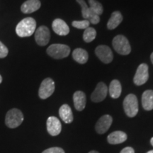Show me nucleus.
<instances>
[{"instance_id": "nucleus-1", "label": "nucleus", "mask_w": 153, "mask_h": 153, "mask_svg": "<svg viewBox=\"0 0 153 153\" xmlns=\"http://www.w3.org/2000/svg\"><path fill=\"white\" fill-rule=\"evenodd\" d=\"M36 22L35 19L31 17H27L17 24L16 27V33L17 36L21 38L29 37L36 31Z\"/></svg>"}, {"instance_id": "nucleus-2", "label": "nucleus", "mask_w": 153, "mask_h": 153, "mask_svg": "<svg viewBox=\"0 0 153 153\" xmlns=\"http://www.w3.org/2000/svg\"><path fill=\"white\" fill-rule=\"evenodd\" d=\"M24 121L23 113L17 108H12L7 112L5 117V123L10 128H17Z\"/></svg>"}, {"instance_id": "nucleus-3", "label": "nucleus", "mask_w": 153, "mask_h": 153, "mask_svg": "<svg viewBox=\"0 0 153 153\" xmlns=\"http://www.w3.org/2000/svg\"><path fill=\"white\" fill-rule=\"evenodd\" d=\"M46 52L49 56L54 59H62L70 55V48L64 44H53L47 48Z\"/></svg>"}, {"instance_id": "nucleus-4", "label": "nucleus", "mask_w": 153, "mask_h": 153, "mask_svg": "<svg viewBox=\"0 0 153 153\" xmlns=\"http://www.w3.org/2000/svg\"><path fill=\"white\" fill-rule=\"evenodd\" d=\"M113 47L118 54L122 55H128L131 51V47L128 41L124 36H116L113 39Z\"/></svg>"}, {"instance_id": "nucleus-5", "label": "nucleus", "mask_w": 153, "mask_h": 153, "mask_svg": "<svg viewBox=\"0 0 153 153\" xmlns=\"http://www.w3.org/2000/svg\"><path fill=\"white\" fill-rule=\"evenodd\" d=\"M123 108L128 117H135L138 112V101L136 96L133 94L126 96L123 101Z\"/></svg>"}, {"instance_id": "nucleus-6", "label": "nucleus", "mask_w": 153, "mask_h": 153, "mask_svg": "<svg viewBox=\"0 0 153 153\" xmlns=\"http://www.w3.org/2000/svg\"><path fill=\"white\" fill-rule=\"evenodd\" d=\"M55 91V82L51 78H46L40 86L38 96L42 99H46L51 97Z\"/></svg>"}, {"instance_id": "nucleus-7", "label": "nucleus", "mask_w": 153, "mask_h": 153, "mask_svg": "<svg viewBox=\"0 0 153 153\" xmlns=\"http://www.w3.org/2000/svg\"><path fill=\"white\" fill-rule=\"evenodd\" d=\"M149 78L148 66L147 64L143 63L140 64L137 68L136 72L133 78V82L135 85L140 86L146 83Z\"/></svg>"}, {"instance_id": "nucleus-8", "label": "nucleus", "mask_w": 153, "mask_h": 153, "mask_svg": "<svg viewBox=\"0 0 153 153\" xmlns=\"http://www.w3.org/2000/svg\"><path fill=\"white\" fill-rule=\"evenodd\" d=\"M51 33L47 26H41L35 31V40L38 45L45 46L49 43Z\"/></svg>"}, {"instance_id": "nucleus-9", "label": "nucleus", "mask_w": 153, "mask_h": 153, "mask_svg": "<svg viewBox=\"0 0 153 153\" xmlns=\"http://www.w3.org/2000/svg\"><path fill=\"white\" fill-rule=\"evenodd\" d=\"M95 53L99 60L106 64L111 62L114 59V55L111 50L107 45H99L95 49Z\"/></svg>"}, {"instance_id": "nucleus-10", "label": "nucleus", "mask_w": 153, "mask_h": 153, "mask_svg": "<svg viewBox=\"0 0 153 153\" xmlns=\"http://www.w3.org/2000/svg\"><path fill=\"white\" fill-rule=\"evenodd\" d=\"M108 93V87L104 82H99L96 87L94 91L91 95V101L95 103L102 101L106 97Z\"/></svg>"}, {"instance_id": "nucleus-11", "label": "nucleus", "mask_w": 153, "mask_h": 153, "mask_svg": "<svg viewBox=\"0 0 153 153\" xmlns=\"http://www.w3.org/2000/svg\"><path fill=\"white\" fill-rule=\"evenodd\" d=\"M47 131L52 136H56L60 133L62 125L60 120L55 116H51L47 120Z\"/></svg>"}, {"instance_id": "nucleus-12", "label": "nucleus", "mask_w": 153, "mask_h": 153, "mask_svg": "<svg viewBox=\"0 0 153 153\" xmlns=\"http://www.w3.org/2000/svg\"><path fill=\"white\" fill-rule=\"evenodd\" d=\"M113 122V118L109 115H104L99 118L96 124V131L99 134H104L109 129Z\"/></svg>"}, {"instance_id": "nucleus-13", "label": "nucleus", "mask_w": 153, "mask_h": 153, "mask_svg": "<svg viewBox=\"0 0 153 153\" xmlns=\"http://www.w3.org/2000/svg\"><path fill=\"white\" fill-rule=\"evenodd\" d=\"M52 28L55 33L59 36H67L70 33V28L68 24L60 19H56L53 21Z\"/></svg>"}, {"instance_id": "nucleus-14", "label": "nucleus", "mask_w": 153, "mask_h": 153, "mask_svg": "<svg viewBox=\"0 0 153 153\" xmlns=\"http://www.w3.org/2000/svg\"><path fill=\"white\" fill-rule=\"evenodd\" d=\"M41 3L39 0H27L23 3L21 11L24 14H31L40 9Z\"/></svg>"}, {"instance_id": "nucleus-15", "label": "nucleus", "mask_w": 153, "mask_h": 153, "mask_svg": "<svg viewBox=\"0 0 153 153\" xmlns=\"http://www.w3.org/2000/svg\"><path fill=\"white\" fill-rule=\"evenodd\" d=\"M74 105L75 108L79 111L85 109L87 103L85 94L82 91H76L73 95Z\"/></svg>"}, {"instance_id": "nucleus-16", "label": "nucleus", "mask_w": 153, "mask_h": 153, "mask_svg": "<svg viewBox=\"0 0 153 153\" xmlns=\"http://www.w3.org/2000/svg\"><path fill=\"white\" fill-rule=\"evenodd\" d=\"M127 135L123 131H114L111 133L107 137L108 143L112 145H117L122 143L127 140Z\"/></svg>"}, {"instance_id": "nucleus-17", "label": "nucleus", "mask_w": 153, "mask_h": 153, "mask_svg": "<svg viewBox=\"0 0 153 153\" xmlns=\"http://www.w3.org/2000/svg\"><path fill=\"white\" fill-rule=\"evenodd\" d=\"M60 117L65 123H71L73 121V114L70 106L68 104H63L59 109Z\"/></svg>"}, {"instance_id": "nucleus-18", "label": "nucleus", "mask_w": 153, "mask_h": 153, "mask_svg": "<svg viewBox=\"0 0 153 153\" xmlns=\"http://www.w3.org/2000/svg\"><path fill=\"white\" fill-rule=\"evenodd\" d=\"M142 105L146 111L153 109V90H146L142 95Z\"/></svg>"}, {"instance_id": "nucleus-19", "label": "nucleus", "mask_w": 153, "mask_h": 153, "mask_svg": "<svg viewBox=\"0 0 153 153\" xmlns=\"http://www.w3.org/2000/svg\"><path fill=\"white\" fill-rule=\"evenodd\" d=\"M123 21V16L120 11H116L112 13L111 16L107 23V28L109 30L115 29L117 28Z\"/></svg>"}, {"instance_id": "nucleus-20", "label": "nucleus", "mask_w": 153, "mask_h": 153, "mask_svg": "<svg viewBox=\"0 0 153 153\" xmlns=\"http://www.w3.org/2000/svg\"><path fill=\"white\" fill-rule=\"evenodd\" d=\"M72 57L76 62L79 64H85L87 62L89 55L85 50L82 48H76L72 53Z\"/></svg>"}, {"instance_id": "nucleus-21", "label": "nucleus", "mask_w": 153, "mask_h": 153, "mask_svg": "<svg viewBox=\"0 0 153 153\" xmlns=\"http://www.w3.org/2000/svg\"><path fill=\"white\" fill-rule=\"evenodd\" d=\"M122 87L120 82L117 79L111 81L109 86V94L113 99H118L120 96Z\"/></svg>"}, {"instance_id": "nucleus-22", "label": "nucleus", "mask_w": 153, "mask_h": 153, "mask_svg": "<svg viewBox=\"0 0 153 153\" xmlns=\"http://www.w3.org/2000/svg\"><path fill=\"white\" fill-rule=\"evenodd\" d=\"M96 36H97V31L94 28L88 27L84 32L83 39L86 43H91L95 39Z\"/></svg>"}, {"instance_id": "nucleus-23", "label": "nucleus", "mask_w": 153, "mask_h": 153, "mask_svg": "<svg viewBox=\"0 0 153 153\" xmlns=\"http://www.w3.org/2000/svg\"><path fill=\"white\" fill-rule=\"evenodd\" d=\"M88 1H89V8L91 11L99 16L103 14L104 8H103V6L100 2H99L97 0H88Z\"/></svg>"}, {"instance_id": "nucleus-24", "label": "nucleus", "mask_w": 153, "mask_h": 153, "mask_svg": "<svg viewBox=\"0 0 153 153\" xmlns=\"http://www.w3.org/2000/svg\"><path fill=\"white\" fill-rule=\"evenodd\" d=\"M76 1L80 5V7H81L82 16H83V18L85 20H87L88 16H89V13H90V8H89V7H88V5L85 2V0H76Z\"/></svg>"}, {"instance_id": "nucleus-25", "label": "nucleus", "mask_w": 153, "mask_h": 153, "mask_svg": "<svg viewBox=\"0 0 153 153\" xmlns=\"http://www.w3.org/2000/svg\"><path fill=\"white\" fill-rule=\"evenodd\" d=\"M89 21L87 20H83V21H74L72 23V26L78 29H86L88 27H89Z\"/></svg>"}, {"instance_id": "nucleus-26", "label": "nucleus", "mask_w": 153, "mask_h": 153, "mask_svg": "<svg viewBox=\"0 0 153 153\" xmlns=\"http://www.w3.org/2000/svg\"><path fill=\"white\" fill-rule=\"evenodd\" d=\"M87 20L89 21V23H91V24H97L100 22V17H99V15H97L96 13L91 10Z\"/></svg>"}, {"instance_id": "nucleus-27", "label": "nucleus", "mask_w": 153, "mask_h": 153, "mask_svg": "<svg viewBox=\"0 0 153 153\" xmlns=\"http://www.w3.org/2000/svg\"><path fill=\"white\" fill-rule=\"evenodd\" d=\"M8 48L0 41V58H4L8 55Z\"/></svg>"}, {"instance_id": "nucleus-28", "label": "nucleus", "mask_w": 153, "mask_h": 153, "mask_svg": "<svg viewBox=\"0 0 153 153\" xmlns=\"http://www.w3.org/2000/svg\"><path fill=\"white\" fill-rule=\"evenodd\" d=\"M42 153H65L63 149L58 148V147H55V148H51L44 150Z\"/></svg>"}, {"instance_id": "nucleus-29", "label": "nucleus", "mask_w": 153, "mask_h": 153, "mask_svg": "<svg viewBox=\"0 0 153 153\" xmlns=\"http://www.w3.org/2000/svg\"><path fill=\"white\" fill-rule=\"evenodd\" d=\"M120 153H135V151L131 147H126L120 151Z\"/></svg>"}, {"instance_id": "nucleus-30", "label": "nucleus", "mask_w": 153, "mask_h": 153, "mask_svg": "<svg viewBox=\"0 0 153 153\" xmlns=\"http://www.w3.org/2000/svg\"><path fill=\"white\" fill-rule=\"evenodd\" d=\"M150 59H151V62L153 64V53L151 54V56H150Z\"/></svg>"}, {"instance_id": "nucleus-31", "label": "nucleus", "mask_w": 153, "mask_h": 153, "mask_svg": "<svg viewBox=\"0 0 153 153\" xmlns=\"http://www.w3.org/2000/svg\"><path fill=\"white\" fill-rule=\"evenodd\" d=\"M89 153H99V152H97V151H94V150H93V151H90V152H89Z\"/></svg>"}, {"instance_id": "nucleus-32", "label": "nucleus", "mask_w": 153, "mask_h": 153, "mask_svg": "<svg viewBox=\"0 0 153 153\" xmlns=\"http://www.w3.org/2000/svg\"><path fill=\"white\" fill-rule=\"evenodd\" d=\"M150 143H151V145H152V146H153V137L150 140Z\"/></svg>"}, {"instance_id": "nucleus-33", "label": "nucleus", "mask_w": 153, "mask_h": 153, "mask_svg": "<svg viewBox=\"0 0 153 153\" xmlns=\"http://www.w3.org/2000/svg\"><path fill=\"white\" fill-rule=\"evenodd\" d=\"M1 82H2V77H1V76L0 75V84L1 83Z\"/></svg>"}, {"instance_id": "nucleus-34", "label": "nucleus", "mask_w": 153, "mask_h": 153, "mask_svg": "<svg viewBox=\"0 0 153 153\" xmlns=\"http://www.w3.org/2000/svg\"><path fill=\"white\" fill-rule=\"evenodd\" d=\"M147 153H153V150H150V151H148V152Z\"/></svg>"}]
</instances>
